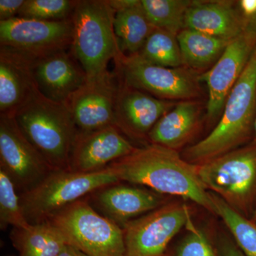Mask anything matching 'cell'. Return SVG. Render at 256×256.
Instances as JSON below:
<instances>
[{
    "label": "cell",
    "instance_id": "27",
    "mask_svg": "<svg viewBox=\"0 0 256 256\" xmlns=\"http://www.w3.org/2000/svg\"><path fill=\"white\" fill-rule=\"evenodd\" d=\"M31 224L24 214L18 190L12 178L0 169V226L2 229L12 226L16 229L28 228Z\"/></svg>",
    "mask_w": 256,
    "mask_h": 256
},
{
    "label": "cell",
    "instance_id": "5",
    "mask_svg": "<svg viewBox=\"0 0 256 256\" xmlns=\"http://www.w3.org/2000/svg\"><path fill=\"white\" fill-rule=\"evenodd\" d=\"M120 182L110 166L92 172L53 170L34 188L22 193L20 202L28 224L46 223L69 205Z\"/></svg>",
    "mask_w": 256,
    "mask_h": 256
},
{
    "label": "cell",
    "instance_id": "25",
    "mask_svg": "<svg viewBox=\"0 0 256 256\" xmlns=\"http://www.w3.org/2000/svg\"><path fill=\"white\" fill-rule=\"evenodd\" d=\"M150 22L156 28L178 36L184 28L192 0H141Z\"/></svg>",
    "mask_w": 256,
    "mask_h": 256
},
{
    "label": "cell",
    "instance_id": "7",
    "mask_svg": "<svg viewBox=\"0 0 256 256\" xmlns=\"http://www.w3.org/2000/svg\"><path fill=\"white\" fill-rule=\"evenodd\" d=\"M66 244L88 256H124V229L82 198L60 210L48 222Z\"/></svg>",
    "mask_w": 256,
    "mask_h": 256
},
{
    "label": "cell",
    "instance_id": "14",
    "mask_svg": "<svg viewBox=\"0 0 256 256\" xmlns=\"http://www.w3.org/2000/svg\"><path fill=\"white\" fill-rule=\"evenodd\" d=\"M136 148L114 126L78 130L70 151L68 170L79 172L99 171L131 154Z\"/></svg>",
    "mask_w": 256,
    "mask_h": 256
},
{
    "label": "cell",
    "instance_id": "15",
    "mask_svg": "<svg viewBox=\"0 0 256 256\" xmlns=\"http://www.w3.org/2000/svg\"><path fill=\"white\" fill-rule=\"evenodd\" d=\"M118 79L114 106L116 126L130 137L148 138L159 120L176 104L130 86L119 76Z\"/></svg>",
    "mask_w": 256,
    "mask_h": 256
},
{
    "label": "cell",
    "instance_id": "2",
    "mask_svg": "<svg viewBox=\"0 0 256 256\" xmlns=\"http://www.w3.org/2000/svg\"><path fill=\"white\" fill-rule=\"evenodd\" d=\"M256 119V48L227 97L218 124L185 150L184 159L201 164L252 142Z\"/></svg>",
    "mask_w": 256,
    "mask_h": 256
},
{
    "label": "cell",
    "instance_id": "22",
    "mask_svg": "<svg viewBox=\"0 0 256 256\" xmlns=\"http://www.w3.org/2000/svg\"><path fill=\"white\" fill-rule=\"evenodd\" d=\"M114 33L121 52L136 54L156 30L146 16L141 0H132L124 9L114 13Z\"/></svg>",
    "mask_w": 256,
    "mask_h": 256
},
{
    "label": "cell",
    "instance_id": "17",
    "mask_svg": "<svg viewBox=\"0 0 256 256\" xmlns=\"http://www.w3.org/2000/svg\"><path fill=\"white\" fill-rule=\"evenodd\" d=\"M34 74L40 94L62 104H65L88 79L85 70L68 50L36 58Z\"/></svg>",
    "mask_w": 256,
    "mask_h": 256
},
{
    "label": "cell",
    "instance_id": "29",
    "mask_svg": "<svg viewBox=\"0 0 256 256\" xmlns=\"http://www.w3.org/2000/svg\"><path fill=\"white\" fill-rule=\"evenodd\" d=\"M175 248L173 256H220L206 234L194 225Z\"/></svg>",
    "mask_w": 256,
    "mask_h": 256
},
{
    "label": "cell",
    "instance_id": "35",
    "mask_svg": "<svg viewBox=\"0 0 256 256\" xmlns=\"http://www.w3.org/2000/svg\"><path fill=\"white\" fill-rule=\"evenodd\" d=\"M252 140L255 141V142H256V122H255V128H254V139H252Z\"/></svg>",
    "mask_w": 256,
    "mask_h": 256
},
{
    "label": "cell",
    "instance_id": "16",
    "mask_svg": "<svg viewBox=\"0 0 256 256\" xmlns=\"http://www.w3.org/2000/svg\"><path fill=\"white\" fill-rule=\"evenodd\" d=\"M118 183L96 190L87 196L90 198L86 200L100 214L122 228L134 218L164 204L160 194Z\"/></svg>",
    "mask_w": 256,
    "mask_h": 256
},
{
    "label": "cell",
    "instance_id": "34",
    "mask_svg": "<svg viewBox=\"0 0 256 256\" xmlns=\"http://www.w3.org/2000/svg\"><path fill=\"white\" fill-rule=\"evenodd\" d=\"M250 220H254V222H256V207L255 210H254V213H252V216L250 217Z\"/></svg>",
    "mask_w": 256,
    "mask_h": 256
},
{
    "label": "cell",
    "instance_id": "1",
    "mask_svg": "<svg viewBox=\"0 0 256 256\" xmlns=\"http://www.w3.org/2000/svg\"><path fill=\"white\" fill-rule=\"evenodd\" d=\"M109 166L120 182L146 186L160 194L182 197L216 214L212 193L198 176V164L188 162L176 150L150 144L136 148Z\"/></svg>",
    "mask_w": 256,
    "mask_h": 256
},
{
    "label": "cell",
    "instance_id": "3",
    "mask_svg": "<svg viewBox=\"0 0 256 256\" xmlns=\"http://www.w3.org/2000/svg\"><path fill=\"white\" fill-rule=\"evenodd\" d=\"M18 128L53 170H68L78 129L65 104L37 92L14 114Z\"/></svg>",
    "mask_w": 256,
    "mask_h": 256
},
{
    "label": "cell",
    "instance_id": "23",
    "mask_svg": "<svg viewBox=\"0 0 256 256\" xmlns=\"http://www.w3.org/2000/svg\"><path fill=\"white\" fill-rule=\"evenodd\" d=\"M12 240L20 256H58L66 245L63 236L48 222L15 228Z\"/></svg>",
    "mask_w": 256,
    "mask_h": 256
},
{
    "label": "cell",
    "instance_id": "11",
    "mask_svg": "<svg viewBox=\"0 0 256 256\" xmlns=\"http://www.w3.org/2000/svg\"><path fill=\"white\" fill-rule=\"evenodd\" d=\"M72 18L62 21L16 18L0 21V46L11 47L38 58L72 44Z\"/></svg>",
    "mask_w": 256,
    "mask_h": 256
},
{
    "label": "cell",
    "instance_id": "26",
    "mask_svg": "<svg viewBox=\"0 0 256 256\" xmlns=\"http://www.w3.org/2000/svg\"><path fill=\"white\" fill-rule=\"evenodd\" d=\"M138 54L154 65L168 68L184 67L178 36L159 28L150 35Z\"/></svg>",
    "mask_w": 256,
    "mask_h": 256
},
{
    "label": "cell",
    "instance_id": "20",
    "mask_svg": "<svg viewBox=\"0 0 256 256\" xmlns=\"http://www.w3.org/2000/svg\"><path fill=\"white\" fill-rule=\"evenodd\" d=\"M201 114L202 106L196 100L180 101L159 120L148 139L150 144L178 150L194 134Z\"/></svg>",
    "mask_w": 256,
    "mask_h": 256
},
{
    "label": "cell",
    "instance_id": "24",
    "mask_svg": "<svg viewBox=\"0 0 256 256\" xmlns=\"http://www.w3.org/2000/svg\"><path fill=\"white\" fill-rule=\"evenodd\" d=\"M210 193L215 204L216 215L223 220L242 254L246 256H256V222L240 214L220 196Z\"/></svg>",
    "mask_w": 256,
    "mask_h": 256
},
{
    "label": "cell",
    "instance_id": "4",
    "mask_svg": "<svg viewBox=\"0 0 256 256\" xmlns=\"http://www.w3.org/2000/svg\"><path fill=\"white\" fill-rule=\"evenodd\" d=\"M114 12L108 0H78L72 14L70 50L92 78L108 70L110 60L124 55L114 33Z\"/></svg>",
    "mask_w": 256,
    "mask_h": 256
},
{
    "label": "cell",
    "instance_id": "13",
    "mask_svg": "<svg viewBox=\"0 0 256 256\" xmlns=\"http://www.w3.org/2000/svg\"><path fill=\"white\" fill-rule=\"evenodd\" d=\"M118 82L117 72L108 70L94 78H88L66 101L78 130L92 131L116 126L114 106Z\"/></svg>",
    "mask_w": 256,
    "mask_h": 256
},
{
    "label": "cell",
    "instance_id": "21",
    "mask_svg": "<svg viewBox=\"0 0 256 256\" xmlns=\"http://www.w3.org/2000/svg\"><path fill=\"white\" fill-rule=\"evenodd\" d=\"M178 40L184 67L194 73L212 68L232 41L188 28L178 34Z\"/></svg>",
    "mask_w": 256,
    "mask_h": 256
},
{
    "label": "cell",
    "instance_id": "28",
    "mask_svg": "<svg viewBox=\"0 0 256 256\" xmlns=\"http://www.w3.org/2000/svg\"><path fill=\"white\" fill-rule=\"evenodd\" d=\"M78 1L25 0L18 18L41 21H62L72 18Z\"/></svg>",
    "mask_w": 256,
    "mask_h": 256
},
{
    "label": "cell",
    "instance_id": "6",
    "mask_svg": "<svg viewBox=\"0 0 256 256\" xmlns=\"http://www.w3.org/2000/svg\"><path fill=\"white\" fill-rule=\"evenodd\" d=\"M197 170L207 190L250 218L256 207L255 141L198 164Z\"/></svg>",
    "mask_w": 256,
    "mask_h": 256
},
{
    "label": "cell",
    "instance_id": "18",
    "mask_svg": "<svg viewBox=\"0 0 256 256\" xmlns=\"http://www.w3.org/2000/svg\"><path fill=\"white\" fill-rule=\"evenodd\" d=\"M36 58L11 47L0 46V114L14 116L37 92Z\"/></svg>",
    "mask_w": 256,
    "mask_h": 256
},
{
    "label": "cell",
    "instance_id": "9",
    "mask_svg": "<svg viewBox=\"0 0 256 256\" xmlns=\"http://www.w3.org/2000/svg\"><path fill=\"white\" fill-rule=\"evenodd\" d=\"M190 210L180 203L163 204L122 227L124 256H165L170 242L184 228L191 226Z\"/></svg>",
    "mask_w": 256,
    "mask_h": 256
},
{
    "label": "cell",
    "instance_id": "12",
    "mask_svg": "<svg viewBox=\"0 0 256 256\" xmlns=\"http://www.w3.org/2000/svg\"><path fill=\"white\" fill-rule=\"evenodd\" d=\"M256 48V34L244 30L229 42L220 60L198 76L208 90L206 119L214 121L223 111L226 100L238 82Z\"/></svg>",
    "mask_w": 256,
    "mask_h": 256
},
{
    "label": "cell",
    "instance_id": "33",
    "mask_svg": "<svg viewBox=\"0 0 256 256\" xmlns=\"http://www.w3.org/2000/svg\"><path fill=\"white\" fill-rule=\"evenodd\" d=\"M58 256H88L84 254L82 250L76 248L72 246L66 245L64 247L62 252L58 254Z\"/></svg>",
    "mask_w": 256,
    "mask_h": 256
},
{
    "label": "cell",
    "instance_id": "31",
    "mask_svg": "<svg viewBox=\"0 0 256 256\" xmlns=\"http://www.w3.org/2000/svg\"><path fill=\"white\" fill-rule=\"evenodd\" d=\"M25 0H0V21L18 16Z\"/></svg>",
    "mask_w": 256,
    "mask_h": 256
},
{
    "label": "cell",
    "instance_id": "32",
    "mask_svg": "<svg viewBox=\"0 0 256 256\" xmlns=\"http://www.w3.org/2000/svg\"><path fill=\"white\" fill-rule=\"evenodd\" d=\"M216 249L220 256H246L234 240L226 237L220 239Z\"/></svg>",
    "mask_w": 256,
    "mask_h": 256
},
{
    "label": "cell",
    "instance_id": "30",
    "mask_svg": "<svg viewBox=\"0 0 256 256\" xmlns=\"http://www.w3.org/2000/svg\"><path fill=\"white\" fill-rule=\"evenodd\" d=\"M236 2L244 28L256 34V0H239Z\"/></svg>",
    "mask_w": 256,
    "mask_h": 256
},
{
    "label": "cell",
    "instance_id": "19",
    "mask_svg": "<svg viewBox=\"0 0 256 256\" xmlns=\"http://www.w3.org/2000/svg\"><path fill=\"white\" fill-rule=\"evenodd\" d=\"M184 28L232 40L245 30L236 1L192 0Z\"/></svg>",
    "mask_w": 256,
    "mask_h": 256
},
{
    "label": "cell",
    "instance_id": "10",
    "mask_svg": "<svg viewBox=\"0 0 256 256\" xmlns=\"http://www.w3.org/2000/svg\"><path fill=\"white\" fill-rule=\"evenodd\" d=\"M0 165L21 194L34 188L53 171L24 136L14 116L9 114H0Z\"/></svg>",
    "mask_w": 256,
    "mask_h": 256
},
{
    "label": "cell",
    "instance_id": "8",
    "mask_svg": "<svg viewBox=\"0 0 256 256\" xmlns=\"http://www.w3.org/2000/svg\"><path fill=\"white\" fill-rule=\"evenodd\" d=\"M120 78L130 86L162 100H197L201 96L200 77L185 67L154 65L136 54H124L116 62Z\"/></svg>",
    "mask_w": 256,
    "mask_h": 256
}]
</instances>
